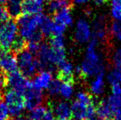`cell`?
<instances>
[{
    "label": "cell",
    "mask_w": 121,
    "mask_h": 120,
    "mask_svg": "<svg viewBox=\"0 0 121 120\" xmlns=\"http://www.w3.org/2000/svg\"><path fill=\"white\" fill-rule=\"evenodd\" d=\"M43 15H25L22 14L17 18V26L19 27L20 36L27 42H39L43 39L44 35L39 30L40 27Z\"/></svg>",
    "instance_id": "cell-1"
},
{
    "label": "cell",
    "mask_w": 121,
    "mask_h": 120,
    "mask_svg": "<svg viewBox=\"0 0 121 120\" xmlns=\"http://www.w3.org/2000/svg\"><path fill=\"white\" fill-rule=\"evenodd\" d=\"M97 45L98 42L91 39L86 50L85 58L80 67L81 69L80 77L82 78L85 79L89 77L105 73V67L103 62L100 58V54L96 52Z\"/></svg>",
    "instance_id": "cell-2"
},
{
    "label": "cell",
    "mask_w": 121,
    "mask_h": 120,
    "mask_svg": "<svg viewBox=\"0 0 121 120\" xmlns=\"http://www.w3.org/2000/svg\"><path fill=\"white\" fill-rule=\"evenodd\" d=\"M17 63L20 72L27 78L34 77L39 71L41 72L40 61L27 49L17 54Z\"/></svg>",
    "instance_id": "cell-3"
},
{
    "label": "cell",
    "mask_w": 121,
    "mask_h": 120,
    "mask_svg": "<svg viewBox=\"0 0 121 120\" xmlns=\"http://www.w3.org/2000/svg\"><path fill=\"white\" fill-rule=\"evenodd\" d=\"M17 23L13 20H8L0 26V52H8L12 45L18 36Z\"/></svg>",
    "instance_id": "cell-4"
},
{
    "label": "cell",
    "mask_w": 121,
    "mask_h": 120,
    "mask_svg": "<svg viewBox=\"0 0 121 120\" xmlns=\"http://www.w3.org/2000/svg\"><path fill=\"white\" fill-rule=\"evenodd\" d=\"M3 98L8 107L9 114H11L13 118L21 116L25 109L23 94L10 89L4 93Z\"/></svg>",
    "instance_id": "cell-5"
},
{
    "label": "cell",
    "mask_w": 121,
    "mask_h": 120,
    "mask_svg": "<svg viewBox=\"0 0 121 120\" xmlns=\"http://www.w3.org/2000/svg\"><path fill=\"white\" fill-rule=\"evenodd\" d=\"M7 86L11 87L12 90L24 94L26 91L31 87V82L20 71H16L7 75Z\"/></svg>",
    "instance_id": "cell-6"
},
{
    "label": "cell",
    "mask_w": 121,
    "mask_h": 120,
    "mask_svg": "<svg viewBox=\"0 0 121 120\" xmlns=\"http://www.w3.org/2000/svg\"><path fill=\"white\" fill-rule=\"evenodd\" d=\"M71 114L74 120H86L94 117L96 114V105H86L76 99L71 104Z\"/></svg>",
    "instance_id": "cell-7"
},
{
    "label": "cell",
    "mask_w": 121,
    "mask_h": 120,
    "mask_svg": "<svg viewBox=\"0 0 121 120\" xmlns=\"http://www.w3.org/2000/svg\"><path fill=\"white\" fill-rule=\"evenodd\" d=\"M23 96H24L25 108L30 111L39 106H41L45 99V95L42 91L36 90L32 87V85L31 87L26 91V92L23 94Z\"/></svg>",
    "instance_id": "cell-8"
},
{
    "label": "cell",
    "mask_w": 121,
    "mask_h": 120,
    "mask_svg": "<svg viewBox=\"0 0 121 120\" xmlns=\"http://www.w3.org/2000/svg\"><path fill=\"white\" fill-rule=\"evenodd\" d=\"M17 57L13 52H0V72L5 75L17 71Z\"/></svg>",
    "instance_id": "cell-9"
},
{
    "label": "cell",
    "mask_w": 121,
    "mask_h": 120,
    "mask_svg": "<svg viewBox=\"0 0 121 120\" xmlns=\"http://www.w3.org/2000/svg\"><path fill=\"white\" fill-rule=\"evenodd\" d=\"M57 78L62 82L65 83H73L74 82V72L73 64L70 62L65 60L58 66Z\"/></svg>",
    "instance_id": "cell-10"
},
{
    "label": "cell",
    "mask_w": 121,
    "mask_h": 120,
    "mask_svg": "<svg viewBox=\"0 0 121 120\" xmlns=\"http://www.w3.org/2000/svg\"><path fill=\"white\" fill-rule=\"evenodd\" d=\"M91 35V27L85 19H79L76 24L75 39L80 44L87 42Z\"/></svg>",
    "instance_id": "cell-11"
},
{
    "label": "cell",
    "mask_w": 121,
    "mask_h": 120,
    "mask_svg": "<svg viewBox=\"0 0 121 120\" xmlns=\"http://www.w3.org/2000/svg\"><path fill=\"white\" fill-rule=\"evenodd\" d=\"M53 81L52 72L49 71H41L38 72L31 82L32 87L39 91L48 89Z\"/></svg>",
    "instance_id": "cell-12"
},
{
    "label": "cell",
    "mask_w": 121,
    "mask_h": 120,
    "mask_svg": "<svg viewBox=\"0 0 121 120\" xmlns=\"http://www.w3.org/2000/svg\"><path fill=\"white\" fill-rule=\"evenodd\" d=\"M51 109L54 112V115L59 119H69L70 117H72L71 106L66 101H59L56 103L53 107H51Z\"/></svg>",
    "instance_id": "cell-13"
},
{
    "label": "cell",
    "mask_w": 121,
    "mask_h": 120,
    "mask_svg": "<svg viewBox=\"0 0 121 120\" xmlns=\"http://www.w3.org/2000/svg\"><path fill=\"white\" fill-rule=\"evenodd\" d=\"M71 8L67 7L54 14V21L59 24H62L65 26H71L73 24V17L71 14Z\"/></svg>",
    "instance_id": "cell-14"
},
{
    "label": "cell",
    "mask_w": 121,
    "mask_h": 120,
    "mask_svg": "<svg viewBox=\"0 0 121 120\" xmlns=\"http://www.w3.org/2000/svg\"><path fill=\"white\" fill-rule=\"evenodd\" d=\"M96 114H97L98 118L105 120L112 119L114 116V112L110 107L107 100H105V99H102L97 103L96 105Z\"/></svg>",
    "instance_id": "cell-15"
},
{
    "label": "cell",
    "mask_w": 121,
    "mask_h": 120,
    "mask_svg": "<svg viewBox=\"0 0 121 120\" xmlns=\"http://www.w3.org/2000/svg\"><path fill=\"white\" fill-rule=\"evenodd\" d=\"M43 10V6L40 5L36 0H23L22 2V14L37 15L40 14Z\"/></svg>",
    "instance_id": "cell-16"
},
{
    "label": "cell",
    "mask_w": 121,
    "mask_h": 120,
    "mask_svg": "<svg viewBox=\"0 0 121 120\" xmlns=\"http://www.w3.org/2000/svg\"><path fill=\"white\" fill-rule=\"evenodd\" d=\"M23 0H6V8L10 17L17 19L22 13Z\"/></svg>",
    "instance_id": "cell-17"
},
{
    "label": "cell",
    "mask_w": 121,
    "mask_h": 120,
    "mask_svg": "<svg viewBox=\"0 0 121 120\" xmlns=\"http://www.w3.org/2000/svg\"><path fill=\"white\" fill-rule=\"evenodd\" d=\"M73 3L70 0H51L48 3V12L50 14H55L57 12L67 7H72Z\"/></svg>",
    "instance_id": "cell-18"
},
{
    "label": "cell",
    "mask_w": 121,
    "mask_h": 120,
    "mask_svg": "<svg viewBox=\"0 0 121 120\" xmlns=\"http://www.w3.org/2000/svg\"><path fill=\"white\" fill-rule=\"evenodd\" d=\"M54 21L49 16H43L41 24H40V30L44 36H50L53 35V29H54Z\"/></svg>",
    "instance_id": "cell-19"
},
{
    "label": "cell",
    "mask_w": 121,
    "mask_h": 120,
    "mask_svg": "<svg viewBox=\"0 0 121 120\" xmlns=\"http://www.w3.org/2000/svg\"><path fill=\"white\" fill-rule=\"evenodd\" d=\"M104 76L105 73L99 74L96 77V78L91 83V91L95 95H100L104 91L105 82H104Z\"/></svg>",
    "instance_id": "cell-20"
},
{
    "label": "cell",
    "mask_w": 121,
    "mask_h": 120,
    "mask_svg": "<svg viewBox=\"0 0 121 120\" xmlns=\"http://www.w3.org/2000/svg\"><path fill=\"white\" fill-rule=\"evenodd\" d=\"M110 107L111 108L114 113L121 110V95H110L107 99Z\"/></svg>",
    "instance_id": "cell-21"
},
{
    "label": "cell",
    "mask_w": 121,
    "mask_h": 120,
    "mask_svg": "<svg viewBox=\"0 0 121 120\" xmlns=\"http://www.w3.org/2000/svg\"><path fill=\"white\" fill-rule=\"evenodd\" d=\"M49 45L54 49H64L65 40L64 35H52L49 39Z\"/></svg>",
    "instance_id": "cell-22"
},
{
    "label": "cell",
    "mask_w": 121,
    "mask_h": 120,
    "mask_svg": "<svg viewBox=\"0 0 121 120\" xmlns=\"http://www.w3.org/2000/svg\"><path fill=\"white\" fill-rule=\"evenodd\" d=\"M27 43L26 40H25L22 37L18 35L17 38L15 40V41L13 42V45H12L11 50L13 51V53L19 54L20 52H22V50H24L26 49Z\"/></svg>",
    "instance_id": "cell-23"
},
{
    "label": "cell",
    "mask_w": 121,
    "mask_h": 120,
    "mask_svg": "<svg viewBox=\"0 0 121 120\" xmlns=\"http://www.w3.org/2000/svg\"><path fill=\"white\" fill-rule=\"evenodd\" d=\"M77 100L84 104H86V105H91V104H95L92 95L86 91H79L77 94Z\"/></svg>",
    "instance_id": "cell-24"
},
{
    "label": "cell",
    "mask_w": 121,
    "mask_h": 120,
    "mask_svg": "<svg viewBox=\"0 0 121 120\" xmlns=\"http://www.w3.org/2000/svg\"><path fill=\"white\" fill-rule=\"evenodd\" d=\"M73 83H65L62 82V85L60 87V95L64 98V99H69L72 97L73 94Z\"/></svg>",
    "instance_id": "cell-25"
},
{
    "label": "cell",
    "mask_w": 121,
    "mask_h": 120,
    "mask_svg": "<svg viewBox=\"0 0 121 120\" xmlns=\"http://www.w3.org/2000/svg\"><path fill=\"white\" fill-rule=\"evenodd\" d=\"M46 110V108H45L42 105L35 108L30 112V115H29V120H42Z\"/></svg>",
    "instance_id": "cell-26"
},
{
    "label": "cell",
    "mask_w": 121,
    "mask_h": 120,
    "mask_svg": "<svg viewBox=\"0 0 121 120\" xmlns=\"http://www.w3.org/2000/svg\"><path fill=\"white\" fill-rule=\"evenodd\" d=\"M3 92H0V120H8L9 110L3 98Z\"/></svg>",
    "instance_id": "cell-27"
},
{
    "label": "cell",
    "mask_w": 121,
    "mask_h": 120,
    "mask_svg": "<svg viewBox=\"0 0 121 120\" xmlns=\"http://www.w3.org/2000/svg\"><path fill=\"white\" fill-rule=\"evenodd\" d=\"M107 79L111 85L115 83H121V67H115V69L108 75Z\"/></svg>",
    "instance_id": "cell-28"
},
{
    "label": "cell",
    "mask_w": 121,
    "mask_h": 120,
    "mask_svg": "<svg viewBox=\"0 0 121 120\" xmlns=\"http://www.w3.org/2000/svg\"><path fill=\"white\" fill-rule=\"evenodd\" d=\"M61 85H62V82L60 80H59L58 78L53 80L48 88L49 94L51 96H54L56 95H58L59 93V91H60Z\"/></svg>",
    "instance_id": "cell-29"
},
{
    "label": "cell",
    "mask_w": 121,
    "mask_h": 120,
    "mask_svg": "<svg viewBox=\"0 0 121 120\" xmlns=\"http://www.w3.org/2000/svg\"><path fill=\"white\" fill-rule=\"evenodd\" d=\"M111 34L121 41V21H114L111 26Z\"/></svg>",
    "instance_id": "cell-30"
},
{
    "label": "cell",
    "mask_w": 121,
    "mask_h": 120,
    "mask_svg": "<svg viewBox=\"0 0 121 120\" xmlns=\"http://www.w3.org/2000/svg\"><path fill=\"white\" fill-rule=\"evenodd\" d=\"M112 64L115 67H121V48L117 49L112 54Z\"/></svg>",
    "instance_id": "cell-31"
},
{
    "label": "cell",
    "mask_w": 121,
    "mask_h": 120,
    "mask_svg": "<svg viewBox=\"0 0 121 120\" xmlns=\"http://www.w3.org/2000/svg\"><path fill=\"white\" fill-rule=\"evenodd\" d=\"M10 17V15L8 13V9L6 8L5 6H0V23L1 24H3L6 21H8Z\"/></svg>",
    "instance_id": "cell-32"
},
{
    "label": "cell",
    "mask_w": 121,
    "mask_h": 120,
    "mask_svg": "<svg viewBox=\"0 0 121 120\" xmlns=\"http://www.w3.org/2000/svg\"><path fill=\"white\" fill-rule=\"evenodd\" d=\"M67 26H64L62 24L54 22V29H53V35H63L65 32Z\"/></svg>",
    "instance_id": "cell-33"
},
{
    "label": "cell",
    "mask_w": 121,
    "mask_h": 120,
    "mask_svg": "<svg viewBox=\"0 0 121 120\" xmlns=\"http://www.w3.org/2000/svg\"><path fill=\"white\" fill-rule=\"evenodd\" d=\"M111 16L113 17L116 21H121V6H119V5L112 6Z\"/></svg>",
    "instance_id": "cell-34"
},
{
    "label": "cell",
    "mask_w": 121,
    "mask_h": 120,
    "mask_svg": "<svg viewBox=\"0 0 121 120\" xmlns=\"http://www.w3.org/2000/svg\"><path fill=\"white\" fill-rule=\"evenodd\" d=\"M7 87V75L0 72V92H3Z\"/></svg>",
    "instance_id": "cell-35"
},
{
    "label": "cell",
    "mask_w": 121,
    "mask_h": 120,
    "mask_svg": "<svg viewBox=\"0 0 121 120\" xmlns=\"http://www.w3.org/2000/svg\"><path fill=\"white\" fill-rule=\"evenodd\" d=\"M112 94L114 95H121V85L120 83H115L111 85Z\"/></svg>",
    "instance_id": "cell-36"
},
{
    "label": "cell",
    "mask_w": 121,
    "mask_h": 120,
    "mask_svg": "<svg viewBox=\"0 0 121 120\" xmlns=\"http://www.w3.org/2000/svg\"><path fill=\"white\" fill-rule=\"evenodd\" d=\"M42 120H56L55 115H54L52 109H47Z\"/></svg>",
    "instance_id": "cell-37"
},
{
    "label": "cell",
    "mask_w": 121,
    "mask_h": 120,
    "mask_svg": "<svg viewBox=\"0 0 121 120\" xmlns=\"http://www.w3.org/2000/svg\"><path fill=\"white\" fill-rule=\"evenodd\" d=\"M92 1L94 3V4L96 5V6H102V5L107 3L108 0H92Z\"/></svg>",
    "instance_id": "cell-38"
},
{
    "label": "cell",
    "mask_w": 121,
    "mask_h": 120,
    "mask_svg": "<svg viewBox=\"0 0 121 120\" xmlns=\"http://www.w3.org/2000/svg\"><path fill=\"white\" fill-rule=\"evenodd\" d=\"M111 119L112 120H121V110L116 112L115 114H114V116Z\"/></svg>",
    "instance_id": "cell-39"
},
{
    "label": "cell",
    "mask_w": 121,
    "mask_h": 120,
    "mask_svg": "<svg viewBox=\"0 0 121 120\" xmlns=\"http://www.w3.org/2000/svg\"><path fill=\"white\" fill-rule=\"evenodd\" d=\"M88 1L89 0H72V3H75V4H84Z\"/></svg>",
    "instance_id": "cell-40"
},
{
    "label": "cell",
    "mask_w": 121,
    "mask_h": 120,
    "mask_svg": "<svg viewBox=\"0 0 121 120\" xmlns=\"http://www.w3.org/2000/svg\"><path fill=\"white\" fill-rule=\"evenodd\" d=\"M110 1H111L112 6H116V5L121 6V0H110Z\"/></svg>",
    "instance_id": "cell-41"
},
{
    "label": "cell",
    "mask_w": 121,
    "mask_h": 120,
    "mask_svg": "<svg viewBox=\"0 0 121 120\" xmlns=\"http://www.w3.org/2000/svg\"><path fill=\"white\" fill-rule=\"evenodd\" d=\"M10 120H29V119H27L26 118L24 117V116H18V117H14V118H13V119H11Z\"/></svg>",
    "instance_id": "cell-42"
},
{
    "label": "cell",
    "mask_w": 121,
    "mask_h": 120,
    "mask_svg": "<svg viewBox=\"0 0 121 120\" xmlns=\"http://www.w3.org/2000/svg\"><path fill=\"white\" fill-rule=\"evenodd\" d=\"M36 2L40 5H41V6H44V4H45V3H46L47 0H36Z\"/></svg>",
    "instance_id": "cell-43"
},
{
    "label": "cell",
    "mask_w": 121,
    "mask_h": 120,
    "mask_svg": "<svg viewBox=\"0 0 121 120\" xmlns=\"http://www.w3.org/2000/svg\"><path fill=\"white\" fill-rule=\"evenodd\" d=\"M86 120H105V119H100V118H91V119H86Z\"/></svg>",
    "instance_id": "cell-44"
},
{
    "label": "cell",
    "mask_w": 121,
    "mask_h": 120,
    "mask_svg": "<svg viewBox=\"0 0 121 120\" xmlns=\"http://www.w3.org/2000/svg\"><path fill=\"white\" fill-rule=\"evenodd\" d=\"M4 3H6V0H0V6H2Z\"/></svg>",
    "instance_id": "cell-45"
},
{
    "label": "cell",
    "mask_w": 121,
    "mask_h": 120,
    "mask_svg": "<svg viewBox=\"0 0 121 120\" xmlns=\"http://www.w3.org/2000/svg\"><path fill=\"white\" fill-rule=\"evenodd\" d=\"M59 120H70V119H59Z\"/></svg>",
    "instance_id": "cell-46"
}]
</instances>
